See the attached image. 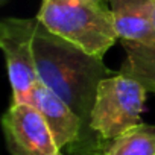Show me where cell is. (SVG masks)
<instances>
[{
    "label": "cell",
    "instance_id": "6da1fadb",
    "mask_svg": "<svg viewBox=\"0 0 155 155\" xmlns=\"http://www.w3.org/2000/svg\"><path fill=\"white\" fill-rule=\"evenodd\" d=\"M34 50L40 81L88 125L99 84L111 76L102 58L49 32L40 21Z\"/></svg>",
    "mask_w": 155,
    "mask_h": 155
},
{
    "label": "cell",
    "instance_id": "7a4b0ae2",
    "mask_svg": "<svg viewBox=\"0 0 155 155\" xmlns=\"http://www.w3.org/2000/svg\"><path fill=\"white\" fill-rule=\"evenodd\" d=\"M37 20L49 32L99 58L119 38L104 0H43Z\"/></svg>",
    "mask_w": 155,
    "mask_h": 155
},
{
    "label": "cell",
    "instance_id": "3957f363",
    "mask_svg": "<svg viewBox=\"0 0 155 155\" xmlns=\"http://www.w3.org/2000/svg\"><path fill=\"white\" fill-rule=\"evenodd\" d=\"M146 88L134 78L119 73L101 81L88 128L104 140H113L141 123Z\"/></svg>",
    "mask_w": 155,
    "mask_h": 155
},
{
    "label": "cell",
    "instance_id": "277c9868",
    "mask_svg": "<svg viewBox=\"0 0 155 155\" xmlns=\"http://www.w3.org/2000/svg\"><path fill=\"white\" fill-rule=\"evenodd\" d=\"M37 28V17H8L0 23V46L6 59L12 104H29L32 91L40 82L34 50Z\"/></svg>",
    "mask_w": 155,
    "mask_h": 155
},
{
    "label": "cell",
    "instance_id": "5b68a950",
    "mask_svg": "<svg viewBox=\"0 0 155 155\" xmlns=\"http://www.w3.org/2000/svg\"><path fill=\"white\" fill-rule=\"evenodd\" d=\"M2 125L11 155H62L47 122L31 104H11Z\"/></svg>",
    "mask_w": 155,
    "mask_h": 155
},
{
    "label": "cell",
    "instance_id": "8992f818",
    "mask_svg": "<svg viewBox=\"0 0 155 155\" xmlns=\"http://www.w3.org/2000/svg\"><path fill=\"white\" fill-rule=\"evenodd\" d=\"M29 104L41 113L61 149L79 140L84 120L41 81L34 88Z\"/></svg>",
    "mask_w": 155,
    "mask_h": 155
},
{
    "label": "cell",
    "instance_id": "52a82bcc",
    "mask_svg": "<svg viewBox=\"0 0 155 155\" xmlns=\"http://www.w3.org/2000/svg\"><path fill=\"white\" fill-rule=\"evenodd\" d=\"M110 9L123 46H143L150 40L155 0H110Z\"/></svg>",
    "mask_w": 155,
    "mask_h": 155
},
{
    "label": "cell",
    "instance_id": "ba28073f",
    "mask_svg": "<svg viewBox=\"0 0 155 155\" xmlns=\"http://www.w3.org/2000/svg\"><path fill=\"white\" fill-rule=\"evenodd\" d=\"M126 59L120 73L137 79L147 91L155 93V25L150 40L143 46H123Z\"/></svg>",
    "mask_w": 155,
    "mask_h": 155
},
{
    "label": "cell",
    "instance_id": "9c48e42d",
    "mask_svg": "<svg viewBox=\"0 0 155 155\" xmlns=\"http://www.w3.org/2000/svg\"><path fill=\"white\" fill-rule=\"evenodd\" d=\"M101 155H155V126L141 122L110 140Z\"/></svg>",
    "mask_w": 155,
    "mask_h": 155
}]
</instances>
